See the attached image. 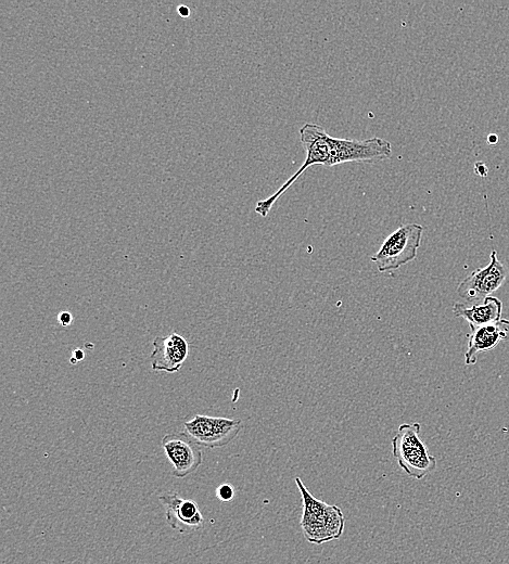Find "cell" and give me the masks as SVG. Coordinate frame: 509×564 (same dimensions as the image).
<instances>
[{
  "mask_svg": "<svg viewBox=\"0 0 509 564\" xmlns=\"http://www.w3.org/2000/svg\"><path fill=\"white\" fill-rule=\"evenodd\" d=\"M295 481L302 497L301 528L307 541L323 545L340 540L346 527L342 510L336 505H328L315 498L300 478Z\"/></svg>",
  "mask_w": 509,
  "mask_h": 564,
  "instance_id": "obj_1",
  "label": "cell"
},
{
  "mask_svg": "<svg viewBox=\"0 0 509 564\" xmlns=\"http://www.w3.org/2000/svg\"><path fill=\"white\" fill-rule=\"evenodd\" d=\"M300 140L307 156H305L301 168L292 175L275 194L257 203L256 213L262 217L269 215L279 198H281L311 166L321 165L328 168L330 153H332V136L328 135L322 126L307 123L300 128Z\"/></svg>",
  "mask_w": 509,
  "mask_h": 564,
  "instance_id": "obj_2",
  "label": "cell"
},
{
  "mask_svg": "<svg viewBox=\"0 0 509 564\" xmlns=\"http://www.w3.org/2000/svg\"><path fill=\"white\" fill-rule=\"evenodd\" d=\"M421 423H403L392 439V454L400 468L411 478L422 480L437 468V459L429 454L421 439Z\"/></svg>",
  "mask_w": 509,
  "mask_h": 564,
  "instance_id": "obj_3",
  "label": "cell"
},
{
  "mask_svg": "<svg viewBox=\"0 0 509 564\" xmlns=\"http://www.w3.org/2000/svg\"><path fill=\"white\" fill-rule=\"evenodd\" d=\"M424 227L419 224H405L393 232L371 260L380 273L397 271L403 265L417 258L421 248Z\"/></svg>",
  "mask_w": 509,
  "mask_h": 564,
  "instance_id": "obj_4",
  "label": "cell"
},
{
  "mask_svg": "<svg viewBox=\"0 0 509 564\" xmlns=\"http://www.w3.org/2000/svg\"><path fill=\"white\" fill-rule=\"evenodd\" d=\"M392 157L390 141L374 137L366 140H353L332 137V153L328 168L350 162L373 163Z\"/></svg>",
  "mask_w": 509,
  "mask_h": 564,
  "instance_id": "obj_5",
  "label": "cell"
},
{
  "mask_svg": "<svg viewBox=\"0 0 509 564\" xmlns=\"http://www.w3.org/2000/svg\"><path fill=\"white\" fill-rule=\"evenodd\" d=\"M183 426L185 433L198 445L214 450V448L224 447L235 440L243 429V421L196 415L194 419L186 421Z\"/></svg>",
  "mask_w": 509,
  "mask_h": 564,
  "instance_id": "obj_6",
  "label": "cell"
},
{
  "mask_svg": "<svg viewBox=\"0 0 509 564\" xmlns=\"http://www.w3.org/2000/svg\"><path fill=\"white\" fill-rule=\"evenodd\" d=\"M507 276V268L499 260L498 252L493 250L489 265L475 269L461 282L457 288L458 296L469 303H481L504 285Z\"/></svg>",
  "mask_w": 509,
  "mask_h": 564,
  "instance_id": "obj_7",
  "label": "cell"
},
{
  "mask_svg": "<svg viewBox=\"0 0 509 564\" xmlns=\"http://www.w3.org/2000/svg\"><path fill=\"white\" fill-rule=\"evenodd\" d=\"M161 445L170 461L172 474L184 479L193 474L202 464V450L187 433H172L163 437Z\"/></svg>",
  "mask_w": 509,
  "mask_h": 564,
  "instance_id": "obj_8",
  "label": "cell"
},
{
  "mask_svg": "<svg viewBox=\"0 0 509 564\" xmlns=\"http://www.w3.org/2000/svg\"><path fill=\"white\" fill-rule=\"evenodd\" d=\"M159 502L165 507V518L174 531L189 534L205 527V518L198 504L192 499L182 498L177 493H168L161 495Z\"/></svg>",
  "mask_w": 509,
  "mask_h": 564,
  "instance_id": "obj_9",
  "label": "cell"
},
{
  "mask_svg": "<svg viewBox=\"0 0 509 564\" xmlns=\"http://www.w3.org/2000/svg\"><path fill=\"white\" fill-rule=\"evenodd\" d=\"M152 346L154 351L151 353L150 361L151 369L155 373H178L189 355V344L178 333L157 337Z\"/></svg>",
  "mask_w": 509,
  "mask_h": 564,
  "instance_id": "obj_10",
  "label": "cell"
},
{
  "mask_svg": "<svg viewBox=\"0 0 509 564\" xmlns=\"http://www.w3.org/2000/svg\"><path fill=\"white\" fill-rule=\"evenodd\" d=\"M504 341H509V320L507 319H501L498 323L472 330L465 353V364L476 365L480 353L490 352Z\"/></svg>",
  "mask_w": 509,
  "mask_h": 564,
  "instance_id": "obj_11",
  "label": "cell"
},
{
  "mask_svg": "<svg viewBox=\"0 0 509 564\" xmlns=\"http://www.w3.org/2000/svg\"><path fill=\"white\" fill-rule=\"evenodd\" d=\"M503 303L495 297H489L485 301L472 306L464 303H455L453 313L456 317H462L468 322L470 329L498 323L502 319Z\"/></svg>",
  "mask_w": 509,
  "mask_h": 564,
  "instance_id": "obj_12",
  "label": "cell"
},
{
  "mask_svg": "<svg viewBox=\"0 0 509 564\" xmlns=\"http://www.w3.org/2000/svg\"><path fill=\"white\" fill-rule=\"evenodd\" d=\"M216 497H218L223 503L233 501V498L235 497L234 487L231 484H222L218 487V490H216Z\"/></svg>",
  "mask_w": 509,
  "mask_h": 564,
  "instance_id": "obj_13",
  "label": "cell"
},
{
  "mask_svg": "<svg viewBox=\"0 0 509 564\" xmlns=\"http://www.w3.org/2000/svg\"><path fill=\"white\" fill-rule=\"evenodd\" d=\"M73 315L70 312H60L58 315V323L62 327H69L73 324Z\"/></svg>",
  "mask_w": 509,
  "mask_h": 564,
  "instance_id": "obj_14",
  "label": "cell"
},
{
  "mask_svg": "<svg viewBox=\"0 0 509 564\" xmlns=\"http://www.w3.org/2000/svg\"><path fill=\"white\" fill-rule=\"evenodd\" d=\"M85 358V353L80 350V349H76L73 352V356L71 357V364H78L79 362H82Z\"/></svg>",
  "mask_w": 509,
  "mask_h": 564,
  "instance_id": "obj_15",
  "label": "cell"
},
{
  "mask_svg": "<svg viewBox=\"0 0 509 564\" xmlns=\"http://www.w3.org/2000/svg\"><path fill=\"white\" fill-rule=\"evenodd\" d=\"M475 171L481 177H486L488 175V172H489L487 165L485 163H482V162L476 163Z\"/></svg>",
  "mask_w": 509,
  "mask_h": 564,
  "instance_id": "obj_16",
  "label": "cell"
},
{
  "mask_svg": "<svg viewBox=\"0 0 509 564\" xmlns=\"http://www.w3.org/2000/svg\"><path fill=\"white\" fill-rule=\"evenodd\" d=\"M178 14H180L183 18H187L190 16V9L186 6L178 7Z\"/></svg>",
  "mask_w": 509,
  "mask_h": 564,
  "instance_id": "obj_17",
  "label": "cell"
},
{
  "mask_svg": "<svg viewBox=\"0 0 509 564\" xmlns=\"http://www.w3.org/2000/svg\"><path fill=\"white\" fill-rule=\"evenodd\" d=\"M498 141H499V136H498V135H495V134L489 135V137H488V143H489L490 145L498 144Z\"/></svg>",
  "mask_w": 509,
  "mask_h": 564,
  "instance_id": "obj_18",
  "label": "cell"
}]
</instances>
